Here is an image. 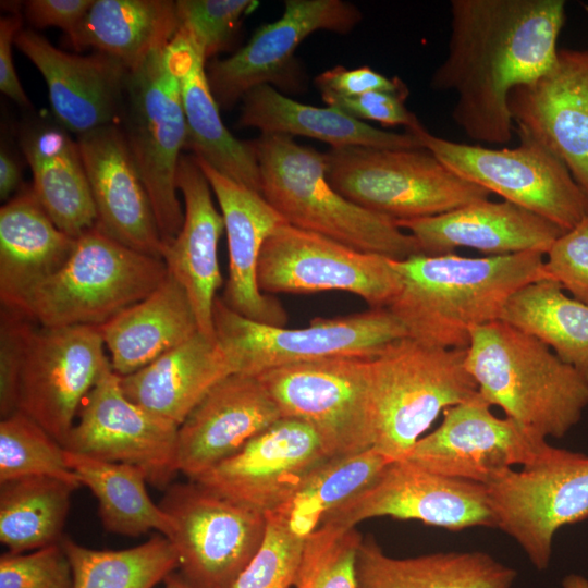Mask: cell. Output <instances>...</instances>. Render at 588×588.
I'll return each instance as SVG.
<instances>
[{
  "instance_id": "cell-19",
  "label": "cell",
  "mask_w": 588,
  "mask_h": 588,
  "mask_svg": "<svg viewBox=\"0 0 588 588\" xmlns=\"http://www.w3.org/2000/svg\"><path fill=\"white\" fill-rule=\"evenodd\" d=\"M328 458L311 427L282 417L193 481L266 515L284 506Z\"/></svg>"
},
{
  "instance_id": "cell-33",
  "label": "cell",
  "mask_w": 588,
  "mask_h": 588,
  "mask_svg": "<svg viewBox=\"0 0 588 588\" xmlns=\"http://www.w3.org/2000/svg\"><path fill=\"white\" fill-rule=\"evenodd\" d=\"M242 100L238 125L258 128L261 134L306 136L328 143L331 148H422L416 136L407 131H383L331 106L322 108L297 102L270 84L250 89Z\"/></svg>"
},
{
  "instance_id": "cell-12",
  "label": "cell",
  "mask_w": 588,
  "mask_h": 588,
  "mask_svg": "<svg viewBox=\"0 0 588 588\" xmlns=\"http://www.w3.org/2000/svg\"><path fill=\"white\" fill-rule=\"evenodd\" d=\"M486 488L495 527L543 571L556 531L588 519V455L551 445L535 463L506 470Z\"/></svg>"
},
{
  "instance_id": "cell-21",
  "label": "cell",
  "mask_w": 588,
  "mask_h": 588,
  "mask_svg": "<svg viewBox=\"0 0 588 588\" xmlns=\"http://www.w3.org/2000/svg\"><path fill=\"white\" fill-rule=\"evenodd\" d=\"M516 131L554 154L588 195V50L560 49L555 64L509 100Z\"/></svg>"
},
{
  "instance_id": "cell-16",
  "label": "cell",
  "mask_w": 588,
  "mask_h": 588,
  "mask_svg": "<svg viewBox=\"0 0 588 588\" xmlns=\"http://www.w3.org/2000/svg\"><path fill=\"white\" fill-rule=\"evenodd\" d=\"M98 327L33 329L21 369L17 411L63 445L81 406L110 365Z\"/></svg>"
},
{
  "instance_id": "cell-32",
  "label": "cell",
  "mask_w": 588,
  "mask_h": 588,
  "mask_svg": "<svg viewBox=\"0 0 588 588\" xmlns=\"http://www.w3.org/2000/svg\"><path fill=\"white\" fill-rule=\"evenodd\" d=\"M76 238L49 218L32 188L0 209V301L10 307L70 258Z\"/></svg>"
},
{
  "instance_id": "cell-26",
  "label": "cell",
  "mask_w": 588,
  "mask_h": 588,
  "mask_svg": "<svg viewBox=\"0 0 588 588\" xmlns=\"http://www.w3.org/2000/svg\"><path fill=\"white\" fill-rule=\"evenodd\" d=\"M417 241L421 254L438 256L468 247L489 256L538 252L546 256L564 232L543 217L510 201L483 199L454 210L396 221Z\"/></svg>"
},
{
  "instance_id": "cell-36",
  "label": "cell",
  "mask_w": 588,
  "mask_h": 588,
  "mask_svg": "<svg viewBox=\"0 0 588 588\" xmlns=\"http://www.w3.org/2000/svg\"><path fill=\"white\" fill-rule=\"evenodd\" d=\"M65 461L81 485L97 499L99 517L108 532L137 537L155 529L168 539L171 537V519L150 499L143 469L66 450Z\"/></svg>"
},
{
  "instance_id": "cell-27",
  "label": "cell",
  "mask_w": 588,
  "mask_h": 588,
  "mask_svg": "<svg viewBox=\"0 0 588 588\" xmlns=\"http://www.w3.org/2000/svg\"><path fill=\"white\" fill-rule=\"evenodd\" d=\"M176 186L184 200V221L175 238L164 245L162 260L186 291L199 332L217 339L213 305L222 286L218 243L224 231L223 217L213 205L211 187L194 156H181Z\"/></svg>"
},
{
  "instance_id": "cell-42",
  "label": "cell",
  "mask_w": 588,
  "mask_h": 588,
  "mask_svg": "<svg viewBox=\"0 0 588 588\" xmlns=\"http://www.w3.org/2000/svg\"><path fill=\"white\" fill-rule=\"evenodd\" d=\"M356 527L323 524L305 539L295 588H357Z\"/></svg>"
},
{
  "instance_id": "cell-41",
  "label": "cell",
  "mask_w": 588,
  "mask_h": 588,
  "mask_svg": "<svg viewBox=\"0 0 588 588\" xmlns=\"http://www.w3.org/2000/svg\"><path fill=\"white\" fill-rule=\"evenodd\" d=\"M29 476H49L82 486L65 461L63 445L16 411L0 422V483Z\"/></svg>"
},
{
  "instance_id": "cell-31",
  "label": "cell",
  "mask_w": 588,
  "mask_h": 588,
  "mask_svg": "<svg viewBox=\"0 0 588 588\" xmlns=\"http://www.w3.org/2000/svg\"><path fill=\"white\" fill-rule=\"evenodd\" d=\"M33 192L52 222L73 238L97 224V211L78 142L60 125L35 124L21 133Z\"/></svg>"
},
{
  "instance_id": "cell-38",
  "label": "cell",
  "mask_w": 588,
  "mask_h": 588,
  "mask_svg": "<svg viewBox=\"0 0 588 588\" xmlns=\"http://www.w3.org/2000/svg\"><path fill=\"white\" fill-rule=\"evenodd\" d=\"M79 486L49 476L0 483V541L12 553L62 540L71 494Z\"/></svg>"
},
{
  "instance_id": "cell-18",
  "label": "cell",
  "mask_w": 588,
  "mask_h": 588,
  "mask_svg": "<svg viewBox=\"0 0 588 588\" xmlns=\"http://www.w3.org/2000/svg\"><path fill=\"white\" fill-rule=\"evenodd\" d=\"M381 516L450 531L495 527L485 485L439 475L408 460L391 462L369 488L327 514L321 525L356 527Z\"/></svg>"
},
{
  "instance_id": "cell-29",
  "label": "cell",
  "mask_w": 588,
  "mask_h": 588,
  "mask_svg": "<svg viewBox=\"0 0 588 588\" xmlns=\"http://www.w3.org/2000/svg\"><path fill=\"white\" fill-rule=\"evenodd\" d=\"M186 122L185 148L217 171L261 194V174L252 142L235 138L223 124L211 91L205 58L177 29L171 40Z\"/></svg>"
},
{
  "instance_id": "cell-54",
  "label": "cell",
  "mask_w": 588,
  "mask_h": 588,
  "mask_svg": "<svg viewBox=\"0 0 588 588\" xmlns=\"http://www.w3.org/2000/svg\"><path fill=\"white\" fill-rule=\"evenodd\" d=\"M163 583L164 588H195L181 574L171 573Z\"/></svg>"
},
{
  "instance_id": "cell-23",
  "label": "cell",
  "mask_w": 588,
  "mask_h": 588,
  "mask_svg": "<svg viewBox=\"0 0 588 588\" xmlns=\"http://www.w3.org/2000/svg\"><path fill=\"white\" fill-rule=\"evenodd\" d=\"M282 418L260 379L234 372L218 382L177 431L179 473L196 479L234 455L250 439Z\"/></svg>"
},
{
  "instance_id": "cell-3",
  "label": "cell",
  "mask_w": 588,
  "mask_h": 588,
  "mask_svg": "<svg viewBox=\"0 0 588 588\" xmlns=\"http://www.w3.org/2000/svg\"><path fill=\"white\" fill-rule=\"evenodd\" d=\"M465 367L491 406L546 439L564 437L588 406V379L503 320L471 330Z\"/></svg>"
},
{
  "instance_id": "cell-53",
  "label": "cell",
  "mask_w": 588,
  "mask_h": 588,
  "mask_svg": "<svg viewBox=\"0 0 588 588\" xmlns=\"http://www.w3.org/2000/svg\"><path fill=\"white\" fill-rule=\"evenodd\" d=\"M562 588H588V579L579 574H569L563 578Z\"/></svg>"
},
{
  "instance_id": "cell-14",
  "label": "cell",
  "mask_w": 588,
  "mask_h": 588,
  "mask_svg": "<svg viewBox=\"0 0 588 588\" xmlns=\"http://www.w3.org/2000/svg\"><path fill=\"white\" fill-rule=\"evenodd\" d=\"M172 523L169 540L181 575L195 588H228L254 558L266 516L196 481L171 483L159 503Z\"/></svg>"
},
{
  "instance_id": "cell-8",
  "label": "cell",
  "mask_w": 588,
  "mask_h": 588,
  "mask_svg": "<svg viewBox=\"0 0 588 588\" xmlns=\"http://www.w3.org/2000/svg\"><path fill=\"white\" fill-rule=\"evenodd\" d=\"M169 45L128 71L119 122L149 194L164 245L175 238L184 221L176 174L187 138L180 82Z\"/></svg>"
},
{
  "instance_id": "cell-17",
  "label": "cell",
  "mask_w": 588,
  "mask_h": 588,
  "mask_svg": "<svg viewBox=\"0 0 588 588\" xmlns=\"http://www.w3.org/2000/svg\"><path fill=\"white\" fill-rule=\"evenodd\" d=\"M63 448L89 457L134 465L148 483L167 489L179 473V427L124 394L111 364L85 397Z\"/></svg>"
},
{
  "instance_id": "cell-39",
  "label": "cell",
  "mask_w": 588,
  "mask_h": 588,
  "mask_svg": "<svg viewBox=\"0 0 588 588\" xmlns=\"http://www.w3.org/2000/svg\"><path fill=\"white\" fill-rule=\"evenodd\" d=\"M391 462L394 461L375 448L330 457L309 475L277 513L295 535L306 539L320 527L327 514L369 488Z\"/></svg>"
},
{
  "instance_id": "cell-20",
  "label": "cell",
  "mask_w": 588,
  "mask_h": 588,
  "mask_svg": "<svg viewBox=\"0 0 588 588\" xmlns=\"http://www.w3.org/2000/svg\"><path fill=\"white\" fill-rule=\"evenodd\" d=\"M360 20L359 10L341 0L285 1L279 20L257 28L231 57L209 63L207 76L217 103L228 109L257 86L281 84L307 36L322 29L346 34Z\"/></svg>"
},
{
  "instance_id": "cell-10",
  "label": "cell",
  "mask_w": 588,
  "mask_h": 588,
  "mask_svg": "<svg viewBox=\"0 0 588 588\" xmlns=\"http://www.w3.org/2000/svg\"><path fill=\"white\" fill-rule=\"evenodd\" d=\"M216 338L235 372L266 370L332 357H371L387 345L407 338L403 323L388 308L334 318H315L304 328L287 329L249 320L218 296L213 305Z\"/></svg>"
},
{
  "instance_id": "cell-34",
  "label": "cell",
  "mask_w": 588,
  "mask_h": 588,
  "mask_svg": "<svg viewBox=\"0 0 588 588\" xmlns=\"http://www.w3.org/2000/svg\"><path fill=\"white\" fill-rule=\"evenodd\" d=\"M356 574L357 588H511L517 576L514 568L486 552L396 559L371 539L359 546Z\"/></svg>"
},
{
  "instance_id": "cell-24",
  "label": "cell",
  "mask_w": 588,
  "mask_h": 588,
  "mask_svg": "<svg viewBox=\"0 0 588 588\" xmlns=\"http://www.w3.org/2000/svg\"><path fill=\"white\" fill-rule=\"evenodd\" d=\"M100 231L162 259L161 238L146 185L119 124L77 137Z\"/></svg>"
},
{
  "instance_id": "cell-49",
  "label": "cell",
  "mask_w": 588,
  "mask_h": 588,
  "mask_svg": "<svg viewBox=\"0 0 588 588\" xmlns=\"http://www.w3.org/2000/svg\"><path fill=\"white\" fill-rule=\"evenodd\" d=\"M320 94L354 97L370 91H408L399 78H388L369 66L347 70L335 66L315 78Z\"/></svg>"
},
{
  "instance_id": "cell-44",
  "label": "cell",
  "mask_w": 588,
  "mask_h": 588,
  "mask_svg": "<svg viewBox=\"0 0 588 588\" xmlns=\"http://www.w3.org/2000/svg\"><path fill=\"white\" fill-rule=\"evenodd\" d=\"M256 4L250 0H179L175 1L177 29L208 60L231 44L241 19Z\"/></svg>"
},
{
  "instance_id": "cell-6",
  "label": "cell",
  "mask_w": 588,
  "mask_h": 588,
  "mask_svg": "<svg viewBox=\"0 0 588 588\" xmlns=\"http://www.w3.org/2000/svg\"><path fill=\"white\" fill-rule=\"evenodd\" d=\"M466 348L397 340L368 358L375 424L373 448L405 460L437 417L478 392L465 367Z\"/></svg>"
},
{
  "instance_id": "cell-35",
  "label": "cell",
  "mask_w": 588,
  "mask_h": 588,
  "mask_svg": "<svg viewBox=\"0 0 588 588\" xmlns=\"http://www.w3.org/2000/svg\"><path fill=\"white\" fill-rule=\"evenodd\" d=\"M177 28L175 1L94 0L69 40L76 50L94 48L133 71L166 48Z\"/></svg>"
},
{
  "instance_id": "cell-11",
  "label": "cell",
  "mask_w": 588,
  "mask_h": 588,
  "mask_svg": "<svg viewBox=\"0 0 588 588\" xmlns=\"http://www.w3.org/2000/svg\"><path fill=\"white\" fill-rule=\"evenodd\" d=\"M369 357H332L256 375L282 417L307 424L330 457L375 444Z\"/></svg>"
},
{
  "instance_id": "cell-50",
  "label": "cell",
  "mask_w": 588,
  "mask_h": 588,
  "mask_svg": "<svg viewBox=\"0 0 588 588\" xmlns=\"http://www.w3.org/2000/svg\"><path fill=\"white\" fill-rule=\"evenodd\" d=\"M94 0H29L25 16L36 28L59 27L70 39Z\"/></svg>"
},
{
  "instance_id": "cell-52",
  "label": "cell",
  "mask_w": 588,
  "mask_h": 588,
  "mask_svg": "<svg viewBox=\"0 0 588 588\" xmlns=\"http://www.w3.org/2000/svg\"><path fill=\"white\" fill-rule=\"evenodd\" d=\"M21 183V169L16 160L5 149L0 151V197L7 199Z\"/></svg>"
},
{
  "instance_id": "cell-22",
  "label": "cell",
  "mask_w": 588,
  "mask_h": 588,
  "mask_svg": "<svg viewBox=\"0 0 588 588\" xmlns=\"http://www.w3.org/2000/svg\"><path fill=\"white\" fill-rule=\"evenodd\" d=\"M14 45L44 76L58 125L79 137L119 124L128 73L119 60L63 51L30 29H21Z\"/></svg>"
},
{
  "instance_id": "cell-25",
  "label": "cell",
  "mask_w": 588,
  "mask_h": 588,
  "mask_svg": "<svg viewBox=\"0 0 588 588\" xmlns=\"http://www.w3.org/2000/svg\"><path fill=\"white\" fill-rule=\"evenodd\" d=\"M213 191L224 221L228 240L229 275L221 299L234 313L255 322L285 327L284 307L260 291L258 261L264 243L281 224L286 223L265 197L225 176L195 157Z\"/></svg>"
},
{
  "instance_id": "cell-13",
  "label": "cell",
  "mask_w": 588,
  "mask_h": 588,
  "mask_svg": "<svg viewBox=\"0 0 588 588\" xmlns=\"http://www.w3.org/2000/svg\"><path fill=\"white\" fill-rule=\"evenodd\" d=\"M257 282L268 295L344 291L370 308H388L401 290L394 260L289 223L264 243Z\"/></svg>"
},
{
  "instance_id": "cell-2",
  "label": "cell",
  "mask_w": 588,
  "mask_h": 588,
  "mask_svg": "<svg viewBox=\"0 0 588 588\" xmlns=\"http://www.w3.org/2000/svg\"><path fill=\"white\" fill-rule=\"evenodd\" d=\"M543 257L538 252L482 258L450 253L394 260L401 290L388 309L408 338L429 346L465 350L471 330L500 320L515 292L550 279Z\"/></svg>"
},
{
  "instance_id": "cell-46",
  "label": "cell",
  "mask_w": 588,
  "mask_h": 588,
  "mask_svg": "<svg viewBox=\"0 0 588 588\" xmlns=\"http://www.w3.org/2000/svg\"><path fill=\"white\" fill-rule=\"evenodd\" d=\"M37 323L17 309L2 307L0 320V415L17 411L21 369L29 335Z\"/></svg>"
},
{
  "instance_id": "cell-47",
  "label": "cell",
  "mask_w": 588,
  "mask_h": 588,
  "mask_svg": "<svg viewBox=\"0 0 588 588\" xmlns=\"http://www.w3.org/2000/svg\"><path fill=\"white\" fill-rule=\"evenodd\" d=\"M546 256L544 268L550 279L588 305V217L563 232Z\"/></svg>"
},
{
  "instance_id": "cell-37",
  "label": "cell",
  "mask_w": 588,
  "mask_h": 588,
  "mask_svg": "<svg viewBox=\"0 0 588 588\" xmlns=\"http://www.w3.org/2000/svg\"><path fill=\"white\" fill-rule=\"evenodd\" d=\"M500 320L535 336L588 379V305L553 280L531 282L507 301Z\"/></svg>"
},
{
  "instance_id": "cell-45",
  "label": "cell",
  "mask_w": 588,
  "mask_h": 588,
  "mask_svg": "<svg viewBox=\"0 0 588 588\" xmlns=\"http://www.w3.org/2000/svg\"><path fill=\"white\" fill-rule=\"evenodd\" d=\"M71 562L60 542L0 556V588H73Z\"/></svg>"
},
{
  "instance_id": "cell-15",
  "label": "cell",
  "mask_w": 588,
  "mask_h": 588,
  "mask_svg": "<svg viewBox=\"0 0 588 588\" xmlns=\"http://www.w3.org/2000/svg\"><path fill=\"white\" fill-rule=\"evenodd\" d=\"M551 445L516 420L499 418L479 392L443 411L405 460L439 475L489 485L514 466H527Z\"/></svg>"
},
{
  "instance_id": "cell-5",
  "label": "cell",
  "mask_w": 588,
  "mask_h": 588,
  "mask_svg": "<svg viewBox=\"0 0 588 588\" xmlns=\"http://www.w3.org/2000/svg\"><path fill=\"white\" fill-rule=\"evenodd\" d=\"M167 274L162 259L134 250L95 226L76 238L58 271L8 308L41 327H99L147 297Z\"/></svg>"
},
{
  "instance_id": "cell-7",
  "label": "cell",
  "mask_w": 588,
  "mask_h": 588,
  "mask_svg": "<svg viewBox=\"0 0 588 588\" xmlns=\"http://www.w3.org/2000/svg\"><path fill=\"white\" fill-rule=\"evenodd\" d=\"M330 184L352 203L394 219L438 216L489 199L425 148L350 146L326 152Z\"/></svg>"
},
{
  "instance_id": "cell-40",
  "label": "cell",
  "mask_w": 588,
  "mask_h": 588,
  "mask_svg": "<svg viewBox=\"0 0 588 588\" xmlns=\"http://www.w3.org/2000/svg\"><path fill=\"white\" fill-rule=\"evenodd\" d=\"M61 544L72 565L73 588H154L179 568L175 548L163 535L122 550L90 549L68 537Z\"/></svg>"
},
{
  "instance_id": "cell-9",
  "label": "cell",
  "mask_w": 588,
  "mask_h": 588,
  "mask_svg": "<svg viewBox=\"0 0 588 588\" xmlns=\"http://www.w3.org/2000/svg\"><path fill=\"white\" fill-rule=\"evenodd\" d=\"M407 132L458 176L543 217L564 232L588 217V195L566 166L524 132L516 131L519 144L514 148L449 140L422 124Z\"/></svg>"
},
{
  "instance_id": "cell-4",
  "label": "cell",
  "mask_w": 588,
  "mask_h": 588,
  "mask_svg": "<svg viewBox=\"0 0 588 588\" xmlns=\"http://www.w3.org/2000/svg\"><path fill=\"white\" fill-rule=\"evenodd\" d=\"M252 144L261 195L286 223L392 260L422 255L394 219L352 203L330 184L326 154L282 134H261Z\"/></svg>"
},
{
  "instance_id": "cell-48",
  "label": "cell",
  "mask_w": 588,
  "mask_h": 588,
  "mask_svg": "<svg viewBox=\"0 0 588 588\" xmlns=\"http://www.w3.org/2000/svg\"><path fill=\"white\" fill-rule=\"evenodd\" d=\"M408 91H370L354 97H343L331 94L321 95L327 106L357 119L371 120L383 125H403L412 131L421 123L404 105Z\"/></svg>"
},
{
  "instance_id": "cell-28",
  "label": "cell",
  "mask_w": 588,
  "mask_h": 588,
  "mask_svg": "<svg viewBox=\"0 0 588 588\" xmlns=\"http://www.w3.org/2000/svg\"><path fill=\"white\" fill-rule=\"evenodd\" d=\"M234 366L217 339L197 332L149 365L120 376L132 402L177 427Z\"/></svg>"
},
{
  "instance_id": "cell-51",
  "label": "cell",
  "mask_w": 588,
  "mask_h": 588,
  "mask_svg": "<svg viewBox=\"0 0 588 588\" xmlns=\"http://www.w3.org/2000/svg\"><path fill=\"white\" fill-rule=\"evenodd\" d=\"M22 29V19L19 14H11L0 20V90L15 103L28 108L29 99L26 96L17 77L12 48L19 32Z\"/></svg>"
},
{
  "instance_id": "cell-30",
  "label": "cell",
  "mask_w": 588,
  "mask_h": 588,
  "mask_svg": "<svg viewBox=\"0 0 588 588\" xmlns=\"http://www.w3.org/2000/svg\"><path fill=\"white\" fill-rule=\"evenodd\" d=\"M98 329L119 376L136 372L199 331L186 291L169 272L147 297Z\"/></svg>"
},
{
  "instance_id": "cell-43",
  "label": "cell",
  "mask_w": 588,
  "mask_h": 588,
  "mask_svg": "<svg viewBox=\"0 0 588 588\" xmlns=\"http://www.w3.org/2000/svg\"><path fill=\"white\" fill-rule=\"evenodd\" d=\"M265 516L267 525L260 548L228 588L295 586L305 539L295 535L279 513Z\"/></svg>"
},
{
  "instance_id": "cell-1",
  "label": "cell",
  "mask_w": 588,
  "mask_h": 588,
  "mask_svg": "<svg viewBox=\"0 0 588 588\" xmlns=\"http://www.w3.org/2000/svg\"><path fill=\"white\" fill-rule=\"evenodd\" d=\"M564 0H452L448 53L433 72L436 90L453 91L452 120L470 139L509 144L514 89L558 60Z\"/></svg>"
}]
</instances>
